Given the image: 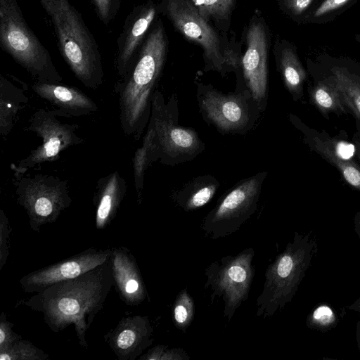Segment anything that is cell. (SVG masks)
Listing matches in <instances>:
<instances>
[{
    "instance_id": "1",
    "label": "cell",
    "mask_w": 360,
    "mask_h": 360,
    "mask_svg": "<svg viewBox=\"0 0 360 360\" xmlns=\"http://www.w3.org/2000/svg\"><path fill=\"white\" fill-rule=\"evenodd\" d=\"M113 285L110 258L76 278L56 283L22 300V304L42 313L44 321L53 332L73 325L79 345L86 349V332Z\"/></svg>"
},
{
    "instance_id": "2",
    "label": "cell",
    "mask_w": 360,
    "mask_h": 360,
    "mask_svg": "<svg viewBox=\"0 0 360 360\" xmlns=\"http://www.w3.org/2000/svg\"><path fill=\"white\" fill-rule=\"evenodd\" d=\"M168 40L161 20L150 27L131 68L115 86L123 133L139 141L147 127L153 95L167 58Z\"/></svg>"
},
{
    "instance_id": "3",
    "label": "cell",
    "mask_w": 360,
    "mask_h": 360,
    "mask_svg": "<svg viewBox=\"0 0 360 360\" xmlns=\"http://www.w3.org/2000/svg\"><path fill=\"white\" fill-rule=\"evenodd\" d=\"M53 26L60 53L77 79L97 89L103 82L98 44L80 13L69 0H39Z\"/></svg>"
},
{
    "instance_id": "4",
    "label": "cell",
    "mask_w": 360,
    "mask_h": 360,
    "mask_svg": "<svg viewBox=\"0 0 360 360\" xmlns=\"http://www.w3.org/2000/svg\"><path fill=\"white\" fill-rule=\"evenodd\" d=\"M148 146L153 162L167 166L191 161L205 149V144L192 127L179 124L178 98L173 94L167 101L156 89L151 101V112L143 137Z\"/></svg>"
},
{
    "instance_id": "5",
    "label": "cell",
    "mask_w": 360,
    "mask_h": 360,
    "mask_svg": "<svg viewBox=\"0 0 360 360\" xmlns=\"http://www.w3.org/2000/svg\"><path fill=\"white\" fill-rule=\"evenodd\" d=\"M316 252L311 233H295L266 269L263 289L255 302L257 316L271 317L291 302Z\"/></svg>"
},
{
    "instance_id": "6",
    "label": "cell",
    "mask_w": 360,
    "mask_h": 360,
    "mask_svg": "<svg viewBox=\"0 0 360 360\" xmlns=\"http://www.w3.org/2000/svg\"><path fill=\"white\" fill-rule=\"evenodd\" d=\"M0 44L34 82H62L51 55L28 26L16 0H0Z\"/></svg>"
},
{
    "instance_id": "7",
    "label": "cell",
    "mask_w": 360,
    "mask_h": 360,
    "mask_svg": "<svg viewBox=\"0 0 360 360\" xmlns=\"http://www.w3.org/2000/svg\"><path fill=\"white\" fill-rule=\"evenodd\" d=\"M195 84L199 112L210 126L222 134L239 135L255 127L262 110L246 86L224 94L210 84Z\"/></svg>"
},
{
    "instance_id": "8",
    "label": "cell",
    "mask_w": 360,
    "mask_h": 360,
    "mask_svg": "<svg viewBox=\"0 0 360 360\" xmlns=\"http://www.w3.org/2000/svg\"><path fill=\"white\" fill-rule=\"evenodd\" d=\"M13 185L16 200L36 233L42 226L56 221L72 201L68 181L53 175L14 174Z\"/></svg>"
},
{
    "instance_id": "9",
    "label": "cell",
    "mask_w": 360,
    "mask_h": 360,
    "mask_svg": "<svg viewBox=\"0 0 360 360\" xmlns=\"http://www.w3.org/2000/svg\"><path fill=\"white\" fill-rule=\"evenodd\" d=\"M267 172L243 179L227 190L204 217L201 229L213 240L238 231L255 212Z\"/></svg>"
},
{
    "instance_id": "10",
    "label": "cell",
    "mask_w": 360,
    "mask_h": 360,
    "mask_svg": "<svg viewBox=\"0 0 360 360\" xmlns=\"http://www.w3.org/2000/svg\"><path fill=\"white\" fill-rule=\"evenodd\" d=\"M254 256V249L248 248L212 262L205 269L204 288L212 300L223 302V315L228 321L248 298L255 274Z\"/></svg>"
},
{
    "instance_id": "11",
    "label": "cell",
    "mask_w": 360,
    "mask_h": 360,
    "mask_svg": "<svg viewBox=\"0 0 360 360\" xmlns=\"http://www.w3.org/2000/svg\"><path fill=\"white\" fill-rule=\"evenodd\" d=\"M158 8L187 40L202 47L206 71H216L222 76L229 72L225 59L228 44L200 15L191 0H162Z\"/></svg>"
},
{
    "instance_id": "12",
    "label": "cell",
    "mask_w": 360,
    "mask_h": 360,
    "mask_svg": "<svg viewBox=\"0 0 360 360\" xmlns=\"http://www.w3.org/2000/svg\"><path fill=\"white\" fill-rule=\"evenodd\" d=\"M57 117L55 110L38 109L30 117L25 130L36 134L41 143L17 165L11 166L14 174H23L37 165L54 161L63 151L84 142L76 134L78 124L62 123Z\"/></svg>"
},
{
    "instance_id": "13",
    "label": "cell",
    "mask_w": 360,
    "mask_h": 360,
    "mask_svg": "<svg viewBox=\"0 0 360 360\" xmlns=\"http://www.w3.org/2000/svg\"><path fill=\"white\" fill-rule=\"evenodd\" d=\"M245 39L241 63L244 83L264 112L269 94V32L263 17L256 12L250 20Z\"/></svg>"
},
{
    "instance_id": "14",
    "label": "cell",
    "mask_w": 360,
    "mask_h": 360,
    "mask_svg": "<svg viewBox=\"0 0 360 360\" xmlns=\"http://www.w3.org/2000/svg\"><path fill=\"white\" fill-rule=\"evenodd\" d=\"M111 255L112 248L98 250L89 248L73 256L25 275L19 283L25 292H39L56 283L76 278L93 269L108 261Z\"/></svg>"
},
{
    "instance_id": "15",
    "label": "cell",
    "mask_w": 360,
    "mask_h": 360,
    "mask_svg": "<svg viewBox=\"0 0 360 360\" xmlns=\"http://www.w3.org/2000/svg\"><path fill=\"white\" fill-rule=\"evenodd\" d=\"M159 12L158 5L149 0L133 8L117 40L115 68L120 78L131 68Z\"/></svg>"
},
{
    "instance_id": "16",
    "label": "cell",
    "mask_w": 360,
    "mask_h": 360,
    "mask_svg": "<svg viewBox=\"0 0 360 360\" xmlns=\"http://www.w3.org/2000/svg\"><path fill=\"white\" fill-rule=\"evenodd\" d=\"M153 326L148 316L123 317L104 340L119 360H135L153 342Z\"/></svg>"
},
{
    "instance_id": "17",
    "label": "cell",
    "mask_w": 360,
    "mask_h": 360,
    "mask_svg": "<svg viewBox=\"0 0 360 360\" xmlns=\"http://www.w3.org/2000/svg\"><path fill=\"white\" fill-rule=\"evenodd\" d=\"M110 262L114 285L127 305L141 304L148 292L135 257L125 247L112 248Z\"/></svg>"
},
{
    "instance_id": "18",
    "label": "cell",
    "mask_w": 360,
    "mask_h": 360,
    "mask_svg": "<svg viewBox=\"0 0 360 360\" xmlns=\"http://www.w3.org/2000/svg\"><path fill=\"white\" fill-rule=\"evenodd\" d=\"M31 87L38 96L56 107L59 117L85 116L98 110L91 98L75 86L34 82Z\"/></svg>"
},
{
    "instance_id": "19",
    "label": "cell",
    "mask_w": 360,
    "mask_h": 360,
    "mask_svg": "<svg viewBox=\"0 0 360 360\" xmlns=\"http://www.w3.org/2000/svg\"><path fill=\"white\" fill-rule=\"evenodd\" d=\"M127 191L125 179L117 171L98 180L93 197L95 224L98 230H103L112 221Z\"/></svg>"
},
{
    "instance_id": "20",
    "label": "cell",
    "mask_w": 360,
    "mask_h": 360,
    "mask_svg": "<svg viewBox=\"0 0 360 360\" xmlns=\"http://www.w3.org/2000/svg\"><path fill=\"white\" fill-rule=\"evenodd\" d=\"M27 86H16L4 75L0 77V134L6 139L13 129L19 112L29 101L25 91Z\"/></svg>"
},
{
    "instance_id": "21",
    "label": "cell",
    "mask_w": 360,
    "mask_h": 360,
    "mask_svg": "<svg viewBox=\"0 0 360 360\" xmlns=\"http://www.w3.org/2000/svg\"><path fill=\"white\" fill-rule=\"evenodd\" d=\"M220 186L212 175L199 176L173 195L174 201L185 212H191L207 205Z\"/></svg>"
},
{
    "instance_id": "22",
    "label": "cell",
    "mask_w": 360,
    "mask_h": 360,
    "mask_svg": "<svg viewBox=\"0 0 360 360\" xmlns=\"http://www.w3.org/2000/svg\"><path fill=\"white\" fill-rule=\"evenodd\" d=\"M276 60L285 88L294 98L302 95L306 72L297 55L288 43L283 41L276 44Z\"/></svg>"
},
{
    "instance_id": "23",
    "label": "cell",
    "mask_w": 360,
    "mask_h": 360,
    "mask_svg": "<svg viewBox=\"0 0 360 360\" xmlns=\"http://www.w3.org/2000/svg\"><path fill=\"white\" fill-rule=\"evenodd\" d=\"M200 15L215 28L226 32L236 0H191Z\"/></svg>"
},
{
    "instance_id": "24",
    "label": "cell",
    "mask_w": 360,
    "mask_h": 360,
    "mask_svg": "<svg viewBox=\"0 0 360 360\" xmlns=\"http://www.w3.org/2000/svg\"><path fill=\"white\" fill-rule=\"evenodd\" d=\"M311 98L323 113L345 112V103L339 89L333 80H324L317 83L311 89Z\"/></svg>"
},
{
    "instance_id": "25",
    "label": "cell",
    "mask_w": 360,
    "mask_h": 360,
    "mask_svg": "<svg viewBox=\"0 0 360 360\" xmlns=\"http://www.w3.org/2000/svg\"><path fill=\"white\" fill-rule=\"evenodd\" d=\"M334 80L345 105L360 119V83L340 69L334 71Z\"/></svg>"
},
{
    "instance_id": "26",
    "label": "cell",
    "mask_w": 360,
    "mask_h": 360,
    "mask_svg": "<svg viewBox=\"0 0 360 360\" xmlns=\"http://www.w3.org/2000/svg\"><path fill=\"white\" fill-rule=\"evenodd\" d=\"M314 149L324 158H335L353 160L356 153V148L351 143L336 139H322L319 137L313 139Z\"/></svg>"
},
{
    "instance_id": "27",
    "label": "cell",
    "mask_w": 360,
    "mask_h": 360,
    "mask_svg": "<svg viewBox=\"0 0 360 360\" xmlns=\"http://www.w3.org/2000/svg\"><path fill=\"white\" fill-rule=\"evenodd\" d=\"M173 322L175 326L186 332L195 316L194 300L187 288L181 290L176 296L173 303Z\"/></svg>"
},
{
    "instance_id": "28",
    "label": "cell",
    "mask_w": 360,
    "mask_h": 360,
    "mask_svg": "<svg viewBox=\"0 0 360 360\" xmlns=\"http://www.w3.org/2000/svg\"><path fill=\"white\" fill-rule=\"evenodd\" d=\"M49 355L31 342L20 339L0 350V360H46Z\"/></svg>"
},
{
    "instance_id": "29",
    "label": "cell",
    "mask_w": 360,
    "mask_h": 360,
    "mask_svg": "<svg viewBox=\"0 0 360 360\" xmlns=\"http://www.w3.org/2000/svg\"><path fill=\"white\" fill-rule=\"evenodd\" d=\"M338 321L336 314L329 305L321 304L316 307L309 314L307 325L309 328L319 330H327Z\"/></svg>"
},
{
    "instance_id": "30",
    "label": "cell",
    "mask_w": 360,
    "mask_h": 360,
    "mask_svg": "<svg viewBox=\"0 0 360 360\" xmlns=\"http://www.w3.org/2000/svg\"><path fill=\"white\" fill-rule=\"evenodd\" d=\"M139 360H188L189 355L182 348H170L166 345H158L139 357Z\"/></svg>"
},
{
    "instance_id": "31",
    "label": "cell",
    "mask_w": 360,
    "mask_h": 360,
    "mask_svg": "<svg viewBox=\"0 0 360 360\" xmlns=\"http://www.w3.org/2000/svg\"><path fill=\"white\" fill-rule=\"evenodd\" d=\"M326 160L336 167L348 184L360 191V167L354 160L335 158Z\"/></svg>"
},
{
    "instance_id": "32",
    "label": "cell",
    "mask_w": 360,
    "mask_h": 360,
    "mask_svg": "<svg viewBox=\"0 0 360 360\" xmlns=\"http://www.w3.org/2000/svg\"><path fill=\"white\" fill-rule=\"evenodd\" d=\"M91 2L101 21L108 25L117 14L122 0H91Z\"/></svg>"
},
{
    "instance_id": "33",
    "label": "cell",
    "mask_w": 360,
    "mask_h": 360,
    "mask_svg": "<svg viewBox=\"0 0 360 360\" xmlns=\"http://www.w3.org/2000/svg\"><path fill=\"white\" fill-rule=\"evenodd\" d=\"M11 228L8 219L4 212L0 211V270L6 264L9 254V238Z\"/></svg>"
},
{
    "instance_id": "34",
    "label": "cell",
    "mask_w": 360,
    "mask_h": 360,
    "mask_svg": "<svg viewBox=\"0 0 360 360\" xmlns=\"http://www.w3.org/2000/svg\"><path fill=\"white\" fill-rule=\"evenodd\" d=\"M13 323L7 320L6 314L2 312L0 316V350L9 347L17 340L22 339V336L13 330Z\"/></svg>"
},
{
    "instance_id": "35",
    "label": "cell",
    "mask_w": 360,
    "mask_h": 360,
    "mask_svg": "<svg viewBox=\"0 0 360 360\" xmlns=\"http://www.w3.org/2000/svg\"><path fill=\"white\" fill-rule=\"evenodd\" d=\"M314 0H278L283 10L289 14L297 16L304 12Z\"/></svg>"
},
{
    "instance_id": "36",
    "label": "cell",
    "mask_w": 360,
    "mask_h": 360,
    "mask_svg": "<svg viewBox=\"0 0 360 360\" xmlns=\"http://www.w3.org/2000/svg\"><path fill=\"white\" fill-rule=\"evenodd\" d=\"M352 0H324L314 11V17L320 18L338 10Z\"/></svg>"
},
{
    "instance_id": "37",
    "label": "cell",
    "mask_w": 360,
    "mask_h": 360,
    "mask_svg": "<svg viewBox=\"0 0 360 360\" xmlns=\"http://www.w3.org/2000/svg\"><path fill=\"white\" fill-rule=\"evenodd\" d=\"M348 309L360 313V297L353 304L348 307Z\"/></svg>"
},
{
    "instance_id": "38",
    "label": "cell",
    "mask_w": 360,
    "mask_h": 360,
    "mask_svg": "<svg viewBox=\"0 0 360 360\" xmlns=\"http://www.w3.org/2000/svg\"><path fill=\"white\" fill-rule=\"evenodd\" d=\"M356 231H357V233H359V235L360 236V217L358 218L356 220Z\"/></svg>"
},
{
    "instance_id": "39",
    "label": "cell",
    "mask_w": 360,
    "mask_h": 360,
    "mask_svg": "<svg viewBox=\"0 0 360 360\" xmlns=\"http://www.w3.org/2000/svg\"><path fill=\"white\" fill-rule=\"evenodd\" d=\"M357 335L360 344V322L357 323Z\"/></svg>"
},
{
    "instance_id": "40",
    "label": "cell",
    "mask_w": 360,
    "mask_h": 360,
    "mask_svg": "<svg viewBox=\"0 0 360 360\" xmlns=\"http://www.w3.org/2000/svg\"><path fill=\"white\" fill-rule=\"evenodd\" d=\"M356 153L358 158L360 159V144L359 143L356 144Z\"/></svg>"
},
{
    "instance_id": "41",
    "label": "cell",
    "mask_w": 360,
    "mask_h": 360,
    "mask_svg": "<svg viewBox=\"0 0 360 360\" xmlns=\"http://www.w3.org/2000/svg\"><path fill=\"white\" fill-rule=\"evenodd\" d=\"M358 40L360 41V37H359V39Z\"/></svg>"
}]
</instances>
